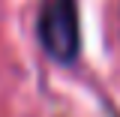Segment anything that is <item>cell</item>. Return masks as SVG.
Wrapping results in <instances>:
<instances>
[{
	"label": "cell",
	"mask_w": 120,
	"mask_h": 117,
	"mask_svg": "<svg viewBox=\"0 0 120 117\" xmlns=\"http://www.w3.org/2000/svg\"><path fill=\"white\" fill-rule=\"evenodd\" d=\"M39 36L45 51L60 63H72L81 51L78 33V6L75 0H42L39 12Z\"/></svg>",
	"instance_id": "cell-1"
}]
</instances>
